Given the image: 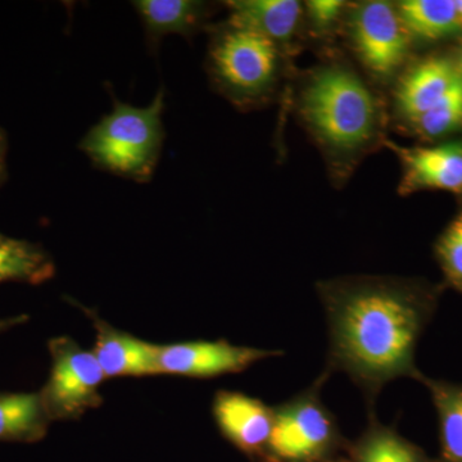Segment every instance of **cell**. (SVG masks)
I'll return each instance as SVG.
<instances>
[{
  "mask_svg": "<svg viewBox=\"0 0 462 462\" xmlns=\"http://www.w3.org/2000/svg\"><path fill=\"white\" fill-rule=\"evenodd\" d=\"M316 289L329 333L324 373L346 374L372 407L388 383L418 382L416 348L436 315L443 284L364 275L319 282Z\"/></svg>",
  "mask_w": 462,
  "mask_h": 462,
  "instance_id": "1",
  "label": "cell"
},
{
  "mask_svg": "<svg viewBox=\"0 0 462 462\" xmlns=\"http://www.w3.org/2000/svg\"><path fill=\"white\" fill-rule=\"evenodd\" d=\"M298 111L339 180L348 178L370 149L385 141L384 112L378 97L342 63L311 72L300 89Z\"/></svg>",
  "mask_w": 462,
  "mask_h": 462,
  "instance_id": "2",
  "label": "cell"
},
{
  "mask_svg": "<svg viewBox=\"0 0 462 462\" xmlns=\"http://www.w3.org/2000/svg\"><path fill=\"white\" fill-rule=\"evenodd\" d=\"M165 89L158 90L147 107H134L115 98L112 111L81 139L80 151L103 171L151 181L165 142Z\"/></svg>",
  "mask_w": 462,
  "mask_h": 462,
  "instance_id": "3",
  "label": "cell"
},
{
  "mask_svg": "<svg viewBox=\"0 0 462 462\" xmlns=\"http://www.w3.org/2000/svg\"><path fill=\"white\" fill-rule=\"evenodd\" d=\"M282 50L261 33L221 26L212 36L207 69L216 89L240 108L270 98L281 72Z\"/></svg>",
  "mask_w": 462,
  "mask_h": 462,
  "instance_id": "4",
  "label": "cell"
},
{
  "mask_svg": "<svg viewBox=\"0 0 462 462\" xmlns=\"http://www.w3.org/2000/svg\"><path fill=\"white\" fill-rule=\"evenodd\" d=\"M329 375L322 372L311 387L273 407V428L263 462H322L348 446L337 419L322 403Z\"/></svg>",
  "mask_w": 462,
  "mask_h": 462,
  "instance_id": "5",
  "label": "cell"
},
{
  "mask_svg": "<svg viewBox=\"0 0 462 462\" xmlns=\"http://www.w3.org/2000/svg\"><path fill=\"white\" fill-rule=\"evenodd\" d=\"M346 16L352 50L370 75L389 81L400 74L409 60L413 41L397 5L369 0L357 3Z\"/></svg>",
  "mask_w": 462,
  "mask_h": 462,
  "instance_id": "6",
  "label": "cell"
},
{
  "mask_svg": "<svg viewBox=\"0 0 462 462\" xmlns=\"http://www.w3.org/2000/svg\"><path fill=\"white\" fill-rule=\"evenodd\" d=\"M51 370L41 397L50 420L72 419L99 406V385L106 379L93 351H85L74 340L57 338L50 343Z\"/></svg>",
  "mask_w": 462,
  "mask_h": 462,
  "instance_id": "7",
  "label": "cell"
},
{
  "mask_svg": "<svg viewBox=\"0 0 462 462\" xmlns=\"http://www.w3.org/2000/svg\"><path fill=\"white\" fill-rule=\"evenodd\" d=\"M284 352L275 349L231 345L226 340H196L157 346V365L160 374L187 378H217L245 372L258 361L279 357Z\"/></svg>",
  "mask_w": 462,
  "mask_h": 462,
  "instance_id": "8",
  "label": "cell"
},
{
  "mask_svg": "<svg viewBox=\"0 0 462 462\" xmlns=\"http://www.w3.org/2000/svg\"><path fill=\"white\" fill-rule=\"evenodd\" d=\"M383 143L400 161L401 196L442 190L462 197V136L430 147H404L387 139Z\"/></svg>",
  "mask_w": 462,
  "mask_h": 462,
  "instance_id": "9",
  "label": "cell"
},
{
  "mask_svg": "<svg viewBox=\"0 0 462 462\" xmlns=\"http://www.w3.org/2000/svg\"><path fill=\"white\" fill-rule=\"evenodd\" d=\"M462 76L457 58L430 54L404 69L394 89V108L407 126L439 105Z\"/></svg>",
  "mask_w": 462,
  "mask_h": 462,
  "instance_id": "10",
  "label": "cell"
},
{
  "mask_svg": "<svg viewBox=\"0 0 462 462\" xmlns=\"http://www.w3.org/2000/svg\"><path fill=\"white\" fill-rule=\"evenodd\" d=\"M214 418L227 440L249 457L264 460L273 428V407L239 392L215 396Z\"/></svg>",
  "mask_w": 462,
  "mask_h": 462,
  "instance_id": "11",
  "label": "cell"
},
{
  "mask_svg": "<svg viewBox=\"0 0 462 462\" xmlns=\"http://www.w3.org/2000/svg\"><path fill=\"white\" fill-rule=\"evenodd\" d=\"M231 25L252 30L282 51L296 41L305 8L296 0H233L226 3Z\"/></svg>",
  "mask_w": 462,
  "mask_h": 462,
  "instance_id": "12",
  "label": "cell"
},
{
  "mask_svg": "<svg viewBox=\"0 0 462 462\" xmlns=\"http://www.w3.org/2000/svg\"><path fill=\"white\" fill-rule=\"evenodd\" d=\"M97 342L93 354L106 378L157 375V346L96 322Z\"/></svg>",
  "mask_w": 462,
  "mask_h": 462,
  "instance_id": "13",
  "label": "cell"
},
{
  "mask_svg": "<svg viewBox=\"0 0 462 462\" xmlns=\"http://www.w3.org/2000/svg\"><path fill=\"white\" fill-rule=\"evenodd\" d=\"M133 5L152 47H157L161 39L170 33L193 36L209 16L208 5L194 0H136Z\"/></svg>",
  "mask_w": 462,
  "mask_h": 462,
  "instance_id": "14",
  "label": "cell"
},
{
  "mask_svg": "<svg viewBox=\"0 0 462 462\" xmlns=\"http://www.w3.org/2000/svg\"><path fill=\"white\" fill-rule=\"evenodd\" d=\"M396 5L413 42H437L462 35L456 0H404Z\"/></svg>",
  "mask_w": 462,
  "mask_h": 462,
  "instance_id": "15",
  "label": "cell"
},
{
  "mask_svg": "<svg viewBox=\"0 0 462 462\" xmlns=\"http://www.w3.org/2000/svg\"><path fill=\"white\" fill-rule=\"evenodd\" d=\"M348 462H440L372 415L369 427L346 446Z\"/></svg>",
  "mask_w": 462,
  "mask_h": 462,
  "instance_id": "16",
  "label": "cell"
},
{
  "mask_svg": "<svg viewBox=\"0 0 462 462\" xmlns=\"http://www.w3.org/2000/svg\"><path fill=\"white\" fill-rule=\"evenodd\" d=\"M430 391L439 430V461L462 462V384L448 380L418 379Z\"/></svg>",
  "mask_w": 462,
  "mask_h": 462,
  "instance_id": "17",
  "label": "cell"
},
{
  "mask_svg": "<svg viewBox=\"0 0 462 462\" xmlns=\"http://www.w3.org/2000/svg\"><path fill=\"white\" fill-rule=\"evenodd\" d=\"M41 393L0 394V442H35L47 431Z\"/></svg>",
  "mask_w": 462,
  "mask_h": 462,
  "instance_id": "18",
  "label": "cell"
},
{
  "mask_svg": "<svg viewBox=\"0 0 462 462\" xmlns=\"http://www.w3.org/2000/svg\"><path fill=\"white\" fill-rule=\"evenodd\" d=\"M54 273L51 257L32 243L0 236V282L41 284Z\"/></svg>",
  "mask_w": 462,
  "mask_h": 462,
  "instance_id": "19",
  "label": "cell"
},
{
  "mask_svg": "<svg viewBox=\"0 0 462 462\" xmlns=\"http://www.w3.org/2000/svg\"><path fill=\"white\" fill-rule=\"evenodd\" d=\"M425 142L449 141L462 136V80L439 105L409 125Z\"/></svg>",
  "mask_w": 462,
  "mask_h": 462,
  "instance_id": "20",
  "label": "cell"
},
{
  "mask_svg": "<svg viewBox=\"0 0 462 462\" xmlns=\"http://www.w3.org/2000/svg\"><path fill=\"white\" fill-rule=\"evenodd\" d=\"M434 257L443 275V287L462 296V207L434 243Z\"/></svg>",
  "mask_w": 462,
  "mask_h": 462,
  "instance_id": "21",
  "label": "cell"
},
{
  "mask_svg": "<svg viewBox=\"0 0 462 462\" xmlns=\"http://www.w3.org/2000/svg\"><path fill=\"white\" fill-rule=\"evenodd\" d=\"M306 16L311 32L318 36L328 35L346 16L348 5L340 0H311L305 5Z\"/></svg>",
  "mask_w": 462,
  "mask_h": 462,
  "instance_id": "22",
  "label": "cell"
},
{
  "mask_svg": "<svg viewBox=\"0 0 462 462\" xmlns=\"http://www.w3.org/2000/svg\"><path fill=\"white\" fill-rule=\"evenodd\" d=\"M26 319L25 315L16 316V318L0 319V333L7 330L8 328L14 327V325L26 321Z\"/></svg>",
  "mask_w": 462,
  "mask_h": 462,
  "instance_id": "23",
  "label": "cell"
},
{
  "mask_svg": "<svg viewBox=\"0 0 462 462\" xmlns=\"http://www.w3.org/2000/svg\"><path fill=\"white\" fill-rule=\"evenodd\" d=\"M3 173H5V143L0 135V180H2Z\"/></svg>",
  "mask_w": 462,
  "mask_h": 462,
  "instance_id": "24",
  "label": "cell"
},
{
  "mask_svg": "<svg viewBox=\"0 0 462 462\" xmlns=\"http://www.w3.org/2000/svg\"><path fill=\"white\" fill-rule=\"evenodd\" d=\"M456 8H457L458 16H460L462 23V0H456Z\"/></svg>",
  "mask_w": 462,
  "mask_h": 462,
  "instance_id": "25",
  "label": "cell"
},
{
  "mask_svg": "<svg viewBox=\"0 0 462 462\" xmlns=\"http://www.w3.org/2000/svg\"><path fill=\"white\" fill-rule=\"evenodd\" d=\"M456 58H457L458 67H460V72H461V76H462V47L460 50V53H458V56Z\"/></svg>",
  "mask_w": 462,
  "mask_h": 462,
  "instance_id": "26",
  "label": "cell"
},
{
  "mask_svg": "<svg viewBox=\"0 0 462 462\" xmlns=\"http://www.w3.org/2000/svg\"><path fill=\"white\" fill-rule=\"evenodd\" d=\"M322 462H348V461L343 460V458L333 457V458H329V460H325V461H322Z\"/></svg>",
  "mask_w": 462,
  "mask_h": 462,
  "instance_id": "27",
  "label": "cell"
}]
</instances>
